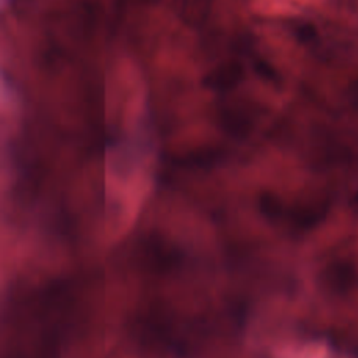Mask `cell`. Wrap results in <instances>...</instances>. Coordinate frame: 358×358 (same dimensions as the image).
Returning <instances> with one entry per match:
<instances>
[{
    "instance_id": "obj_1",
    "label": "cell",
    "mask_w": 358,
    "mask_h": 358,
    "mask_svg": "<svg viewBox=\"0 0 358 358\" xmlns=\"http://www.w3.org/2000/svg\"><path fill=\"white\" fill-rule=\"evenodd\" d=\"M67 313L69 298L56 287L20 295L10 303L3 358H55Z\"/></svg>"
}]
</instances>
